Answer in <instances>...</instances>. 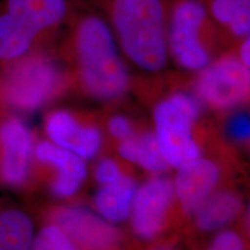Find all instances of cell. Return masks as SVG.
Returning a JSON list of instances; mask_svg holds the SVG:
<instances>
[{"instance_id": "1", "label": "cell", "mask_w": 250, "mask_h": 250, "mask_svg": "<svg viewBox=\"0 0 250 250\" xmlns=\"http://www.w3.org/2000/svg\"><path fill=\"white\" fill-rule=\"evenodd\" d=\"M167 20L162 0H112L111 28L118 46L146 72L167 64Z\"/></svg>"}, {"instance_id": "2", "label": "cell", "mask_w": 250, "mask_h": 250, "mask_svg": "<svg viewBox=\"0 0 250 250\" xmlns=\"http://www.w3.org/2000/svg\"><path fill=\"white\" fill-rule=\"evenodd\" d=\"M74 45L81 83L89 95L108 101L126 92L129 73L107 21L98 15L81 19L76 29Z\"/></svg>"}, {"instance_id": "3", "label": "cell", "mask_w": 250, "mask_h": 250, "mask_svg": "<svg viewBox=\"0 0 250 250\" xmlns=\"http://www.w3.org/2000/svg\"><path fill=\"white\" fill-rule=\"evenodd\" d=\"M67 0H7L0 15V61L27 55L41 34L64 20Z\"/></svg>"}, {"instance_id": "4", "label": "cell", "mask_w": 250, "mask_h": 250, "mask_svg": "<svg viewBox=\"0 0 250 250\" xmlns=\"http://www.w3.org/2000/svg\"><path fill=\"white\" fill-rule=\"evenodd\" d=\"M62 86V72L51 58L27 54L9 62L0 78V95L9 107L35 111L51 101Z\"/></svg>"}, {"instance_id": "5", "label": "cell", "mask_w": 250, "mask_h": 250, "mask_svg": "<svg viewBox=\"0 0 250 250\" xmlns=\"http://www.w3.org/2000/svg\"><path fill=\"white\" fill-rule=\"evenodd\" d=\"M201 107L195 96L174 93L154 109L155 138L168 166L180 168L201 158V148L193 136Z\"/></svg>"}, {"instance_id": "6", "label": "cell", "mask_w": 250, "mask_h": 250, "mask_svg": "<svg viewBox=\"0 0 250 250\" xmlns=\"http://www.w3.org/2000/svg\"><path fill=\"white\" fill-rule=\"evenodd\" d=\"M208 11L201 0H179L167 20L169 56L184 70L201 72L210 64V54L202 41Z\"/></svg>"}, {"instance_id": "7", "label": "cell", "mask_w": 250, "mask_h": 250, "mask_svg": "<svg viewBox=\"0 0 250 250\" xmlns=\"http://www.w3.org/2000/svg\"><path fill=\"white\" fill-rule=\"evenodd\" d=\"M197 95L214 109H232L250 98V68L239 56L208 64L197 80Z\"/></svg>"}, {"instance_id": "8", "label": "cell", "mask_w": 250, "mask_h": 250, "mask_svg": "<svg viewBox=\"0 0 250 250\" xmlns=\"http://www.w3.org/2000/svg\"><path fill=\"white\" fill-rule=\"evenodd\" d=\"M174 196V184L165 177H154L137 189L130 214L137 236L148 241L160 234Z\"/></svg>"}, {"instance_id": "9", "label": "cell", "mask_w": 250, "mask_h": 250, "mask_svg": "<svg viewBox=\"0 0 250 250\" xmlns=\"http://www.w3.org/2000/svg\"><path fill=\"white\" fill-rule=\"evenodd\" d=\"M54 224L85 250H114L120 242V233L114 224L99 213L83 208H62L52 214Z\"/></svg>"}, {"instance_id": "10", "label": "cell", "mask_w": 250, "mask_h": 250, "mask_svg": "<svg viewBox=\"0 0 250 250\" xmlns=\"http://www.w3.org/2000/svg\"><path fill=\"white\" fill-rule=\"evenodd\" d=\"M34 154L29 129L19 118L11 117L0 124V174L5 183L21 187L29 175Z\"/></svg>"}, {"instance_id": "11", "label": "cell", "mask_w": 250, "mask_h": 250, "mask_svg": "<svg viewBox=\"0 0 250 250\" xmlns=\"http://www.w3.org/2000/svg\"><path fill=\"white\" fill-rule=\"evenodd\" d=\"M45 132L51 143L79 155L83 160L101 151L103 137L98 127L83 125L67 110H56L45 120Z\"/></svg>"}, {"instance_id": "12", "label": "cell", "mask_w": 250, "mask_h": 250, "mask_svg": "<svg viewBox=\"0 0 250 250\" xmlns=\"http://www.w3.org/2000/svg\"><path fill=\"white\" fill-rule=\"evenodd\" d=\"M174 191L187 213H195L208 197L213 193L220 180V169L208 159L198 158L177 168Z\"/></svg>"}, {"instance_id": "13", "label": "cell", "mask_w": 250, "mask_h": 250, "mask_svg": "<svg viewBox=\"0 0 250 250\" xmlns=\"http://www.w3.org/2000/svg\"><path fill=\"white\" fill-rule=\"evenodd\" d=\"M34 156L57 171L51 190L58 197L73 196L87 176L85 160L73 152L51 142H41L34 147Z\"/></svg>"}, {"instance_id": "14", "label": "cell", "mask_w": 250, "mask_h": 250, "mask_svg": "<svg viewBox=\"0 0 250 250\" xmlns=\"http://www.w3.org/2000/svg\"><path fill=\"white\" fill-rule=\"evenodd\" d=\"M137 189L136 181L125 175L114 182L100 186L94 197L96 211L111 224L126 220L130 218Z\"/></svg>"}, {"instance_id": "15", "label": "cell", "mask_w": 250, "mask_h": 250, "mask_svg": "<svg viewBox=\"0 0 250 250\" xmlns=\"http://www.w3.org/2000/svg\"><path fill=\"white\" fill-rule=\"evenodd\" d=\"M241 210V198L236 193L213 192L196 210V224L204 232H220L235 220Z\"/></svg>"}, {"instance_id": "16", "label": "cell", "mask_w": 250, "mask_h": 250, "mask_svg": "<svg viewBox=\"0 0 250 250\" xmlns=\"http://www.w3.org/2000/svg\"><path fill=\"white\" fill-rule=\"evenodd\" d=\"M118 153L126 161L139 166L149 173H161L168 167L155 134L147 132L132 134L127 139L122 140Z\"/></svg>"}, {"instance_id": "17", "label": "cell", "mask_w": 250, "mask_h": 250, "mask_svg": "<svg viewBox=\"0 0 250 250\" xmlns=\"http://www.w3.org/2000/svg\"><path fill=\"white\" fill-rule=\"evenodd\" d=\"M34 225L20 210H0V250H30Z\"/></svg>"}, {"instance_id": "18", "label": "cell", "mask_w": 250, "mask_h": 250, "mask_svg": "<svg viewBox=\"0 0 250 250\" xmlns=\"http://www.w3.org/2000/svg\"><path fill=\"white\" fill-rule=\"evenodd\" d=\"M210 13L237 39L250 36V0H211Z\"/></svg>"}, {"instance_id": "19", "label": "cell", "mask_w": 250, "mask_h": 250, "mask_svg": "<svg viewBox=\"0 0 250 250\" xmlns=\"http://www.w3.org/2000/svg\"><path fill=\"white\" fill-rule=\"evenodd\" d=\"M30 250H81L64 229L51 224L43 227L34 237Z\"/></svg>"}, {"instance_id": "20", "label": "cell", "mask_w": 250, "mask_h": 250, "mask_svg": "<svg viewBox=\"0 0 250 250\" xmlns=\"http://www.w3.org/2000/svg\"><path fill=\"white\" fill-rule=\"evenodd\" d=\"M208 250H246V246L236 232L223 229L213 237Z\"/></svg>"}, {"instance_id": "21", "label": "cell", "mask_w": 250, "mask_h": 250, "mask_svg": "<svg viewBox=\"0 0 250 250\" xmlns=\"http://www.w3.org/2000/svg\"><path fill=\"white\" fill-rule=\"evenodd\" d=\"M122 175L123 174L121 173L117 162L112 159H103L96 166L95 179L100 186L114 182V181L120 179Z\"/></svg>"}, {"instance_id": "22", "label": "cell", "mask_w": 250, "mask_h": 250, "mask_svg": "<svg viewBox=\"0 0 250 250\" xmlns=\"http://www.w3.org/2000/svg\"><path fill=\"white\" fill-rule=\"evenodd\" d=\"M108 129L111 136L120 142L127 139L134 133L130 120L123 115H116V116L111 117L108 123Z\"/></svg>"}, {"instance_id": "23", "label": "cell", "mask_w": 250, "mask_h": 250, "mask_svg": "<svg viewBox=\"0 0 250 250\" xmlns=\"http://www.w3.org/2000/svg\"><path fill=\"white\" fill-rule=\"evenodd\" d=\"M228 131L236 139L250 138V118L246 116H235L228 124Z\"/></svg>"}, {"instance_id": "24", "label": "cell", "mask_w": 250, "mask_h": 250, "mask_svg": "<svg viewBox=\"0 0 250 250\" xmlns=\"http://www.w3.org/2000/svg\"><path fill=\"white\" fill-rule=\"evenodd\" d=\"M239 58L241 59L246 66L250 68V36L242 40L239 50Z\"/></svg>"}, {"instance_id": "25", "label": "cell", "mask_w": 250, "mask_h": 250, "mask_svg": "<svg viewBox=\"0 0 250 250\" xmlns=\"http://www.w3.org/2000/svg\"><path fill=\"white\" fill-rule=\"evenodd\" d=\"M247 226H248V230L250 233V202L248 205V210H247Z\"/></svg>"}, {"instance_id": "26", "label": "cell", "mask_w": 250, "mask_h": 250, "mask_svg": "<svg viewBox=\"0 0 250 250\" xmlns=\"http://www.w3.org/2000/svg\"><path fill=\"white\" fill-rule=\"evenodd\" d=\"M159 250H169V249H165V248H162V249H159Z\"/></svg>"}]
</instances>
